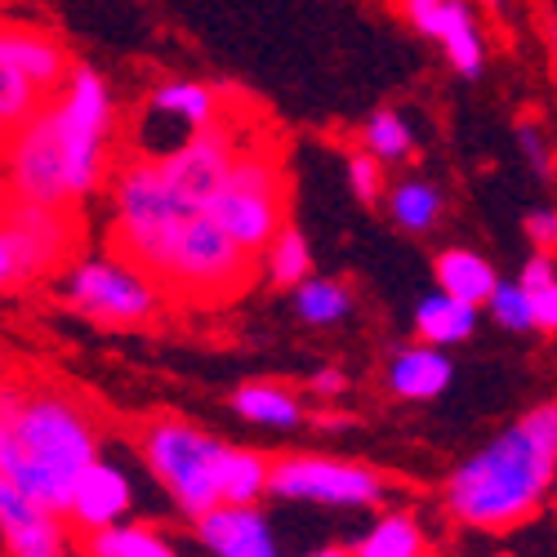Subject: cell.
I'll list each match as a JSON object with an SVG mask.
<instances>
[{
  "mask_svg": "<svg viewBox=\"0 0 557 557\" xmlns=\"http://www.w3.org/2000/svg\"><path fill=\"white\" fill-rule=\"evenodd\" d=\"M433 276H437V290L442 295H455L463 304H473V308H486L495 286H499V272L491 259H482L478 250L469 246H450L433 259Z\"/></svg>",
  "mask_w": 557,
  "mask_h": 557,
  "instance_id": "cell-19",
  "label": "cell"
},
{
  "mask_svg": "<svg viewBox=\"0 0 557 557\" xmlns=\"http://www.w3.org/2000/svg\"><path fill=\"white\" fill-rule=\"evenodd\" d=\"M429 531L424 522L406 513V508H393V513H380L357 540H352V557H429Z\"/></svg>",
  "mask_w": 557,
  "mask_h": 557,
  "instance_id": "cell-21",
  "label": "cell"
},
{
  "mask_svg": "<svg viewBox=\"0 0 557 557\" xmlns=\"http://www.w3.org/2000/svg\"><path fill=\"white\" fill-rule=\"evenodd\" d=\"M138 455H144L148 473L165 486L174 508L188 522L206 518L223 499V469H227V442L201 433L188 420L157 414L138 429Z\"/></svg>",
  "mask_w": 557,
  "mask_h": 557,
  "instance_id": "cell-5",
  "label": "cell"
},
{
  "mask_svg": "<svg viewBox=\"0 0 557 557\" xmlns=\"http://www.w3.org/2000/svg\"><path fill=\"white\" fill-rule=\"evenodd\" d=\"M429 557H437V553H429Z\"/></svg>",
  "mask_w": 557,
  "mask_h": 557,
  "instance_id": "cell-45",
  "label": "cell"
},
{
  "mask_svg": "<svg viewBox=\"0 0 557 557\" xmlns=\"http://www.w3.org/2000/svg\"><path fill=\"white\" fill-rule=\"evenodd\" d=\"M272 482V459L250 446H227V469H223V499L227 504H259Z\"/></svg>",
  "mask_w": 557,
  "mask_h": 557,
  "instance_id": "cell-28",
  "label": "cell"
},
{
  "mask_svg": "<svg viewBox=\"0 0 557 557\" xmlns=\"http://www.w3.org/2000/svg\"><path fill=\"white\" fill-rule=\"evenodd\" d=\"M437 45L446 50L450 67L463 81H478L482 76V67H486V40H482V27H478V14L469 10V0H446Z\"/></svg>",
  "mask_w": 557,
  "mask_h": 557,
  "instance_id": "cell-22",
  "label": "cell"
},
{
  "mask_svg": "<svg viewBox=\"0 0 557 557\" xmlns=\"http://www.w3.org/2000/svg\"><path fill=\"white\" fill-rule=\"evenodd\" d=\"M259 272H263V263L246 246L232 242L206 210H197L188 223L174 232L170 250L152 268L157 286L170 299L197 304V308H214V304L242 299L255 286Z\"/></svg>",
  "mask_w": 557,
  "mask_h": 557,
  "instance_id": "cell-3",
  "label": "cell"
},
{
  "mask_svg": "<svg viewBox=\"0 0 557 557\" xmlns=\"http://www.w3.org/2000/svg\"><path fill=\"white\" fill-rule=\"evenodd\" d=\"M206 214L227 232L237 246H246L255 259H263L268 242L290 223V174L282 161V148L246 144V152L232 161L219 193L206 201Z\"/></svg>",
  "mask_w": 557,
  "mask_h": 557,
  "instance_id": "cell-4",
  "label": "cell"
},
{
  "mask_svg": "<svg viewBox=\"0 0 557 557\" xmlns=\"http://www.w3.org/2000/svg\"><path fill=\"white\" fill-rule=\"evenodd\" d=\"M148 116H161V121H178L183 134H197L214 121H223V95L214 85H201V81H165L148 95Z\"/></svg>",
  "mask_w": 557,
  "mask_h": 557,
  "instance_id": "cell-18",
  "label": "cell"
},
{
  "mask_svg": "<svg viewBox=\"0 0 557 557\" xmlns=\"http://www.w3.org/2000/svg\"><path fill=\"white\" fill-rule=\"evenodd\" d=\"M263 272L272 276L276 286H299V282H308L312 276V250H308V237L295 227V223H286L276 237L268 242V250H263Z\"/></svg>",
  "mask_w": 557,
  "mask_h": 557,
  "instance_id": "cell-29",
  "label": "cell"
},
{
  "mask_svg": "<svg viewBox=\"0 0 557 557\" xmlns=\"http://www.w3.org/2000/svg\"><path fill=\"white\" fill-rule=\"evenodd\" d=\"M5 286H23V272H18V255H14L10 232L0 227V290Z\"/></svg>",
  "mask_w": 557,
  "mask_h": 557,
  "instance_id": "cell-39",
  "label": "cell"
},
{
  "mask_svg": "<svg viewBox=\"0 0 557 557\" xmlns=\"http://www.w3.org/2000/svg\"><path fill=\"white\" fill-rule=\"evenodd\" d=\"M295 312L304 326H339V321L352 312V295L344 282H331V276H308V282L295 286Z\"/></svg>",
  "mask_w": 557,
  "mask_h": 557,
  "instance_id": "cell-27",
  "label": "cell"
},
{
  "mask_svg": "<svg viewBox=\"0 0 557 557\" xmlns=\"http://www.w3.org/2000/svg\"><path fill=\"white\" fill-rule=\"evenodd\" d=\"M5 214H10V193L0 188V227H5Z\"/></svg>",
  "mask_w": 557,
  "mask_h": 557,
  "instance_id": "cell-42",
  "label": "cell"
},
{
  "mask_svg": "<svg viewBox=\"0 0 557 557\" xmlns=\"http://www.w3.org/2000/svg\"><path fill=\"white\" fill-rule=\"evenodd\" d=\"M0 188L23 206H72L67 165L50 108H40L23 129L0 144Z\"/></svg>",
  "mask_w": 557,
  "mask_h": 557,
  "instance_id": "cell-10",
  "label": "cell"
},
{
  "mask_svg": "<svg viewBox=\"0 0 557 557\" xmlns=\"http://www.w3.org/2000/svg\"><path fill=\"white\" fill-rule=\"evenodd\" d=\"M5 232L14 242L23 282H36V276L67 263L76 242H81V223H76L72 206H23V201H10Z\"/></svg>",
  "mask_w": 557,
  "mask_h": 557,
  "instance_id": "cell-13",
  "label": "cell"
},
{
  "mask_svg": "<svg viewBox=\"0 0 557 557\" xmlns=\"http://www.w3.org/2000/svg\"><path fill=\"white\" fill-rule=\"evenodd\" d=\"M455 380V361L446 357V348H433V344H406L393 352L388 361V393L397 401H437Z\"/></svg>",
  "mask_w": 557,
  "mask_h": 557,
  "instance_id": "cell-17",
  "label": "cell"
},
{
  "mask_svg": "<svg viewBox=\"0 0 557 557\" xmlns=\"http://www.w3.org/2000/svg\"><path fill=\"white\" fill-rule=\"evenodd\" d=\"M518 138H522V157L531 161L535 178H553V148H548V138L535 121H522L518 125Z\"/></svg>",
  "mask_w": 557,
  "mask_h": 557,
  "instance_id": "cell-34",
  "label": "cell"
},
{
  "mask_svg": "<svg viewBox=\"0 0 557 557\" xmlns=\"http://www.w3.org/2000/svg\"><path fill=\"white\" fill-rule=\"evenodd\" d=\"M99 455V424L76 397L0 384V482L67 513L76 482Z\"/></svg>",
  "mask_w": 557,
  "mask_h": 557,
  "instance_id": "cell-2",
  "label": "cell"
},
{
  "mask_svg": "<svg viewBox=\"0 0 557 557\" xmlns=\"http://www.w3.org/2000/svg\"><path fill=\"white\" fill-rule=\"evenodd\" d=\"M522 232H527V242H531L540 255H553V250H557V210H553V206H535V210L522 219Z\"/></svg>",
  "mask_w": 557,
  "mask_h": 557,
  "instance_id": "cell-35",
  "label": "cell"
},
{
  "mask_svg": "<svg viewBox=\"0 0 557 557\" xmlns=\"http://www.w3.org/2000/svg\"><path fill=\"white\" fill-rule=\"evenodd\" d=\"M348 188H352V197L357 201H380L384 197V161H375L366 148L361 152H352L348 157Z\"/></svg>",
  "mask_w": 557,
  "mask_h": 557,
  "instance_id": "cell-32",
  "label": "cell"
},
{
  "mask_svg": "<svg viewBox=\"0 0 557 557\" xmlns=\"http://www.w3.org/2000/svg\"><path fill=\"white\" fill-rule=\"evenodd\" d=\"M85 557H183L174 548V540L152 527V522H116L108 531H95V535H85L81 544Z\"/></svg>",
  "mask_w": 557,
  "mask_h": 557,
  "instance_id": "cell-24",
  "label": "cell"
},
{
  "mask_svg": "<svg viewBox=\"0 0 557 557\" xmlns=\"http://www.w3.org/2000/svg\"><path fill=\"white\" fill-rule=\"evenodd\" d=\"M553 508H557V491H553Z\"/></svg>",
  "mask_w": 557,
  "mask_h": 557,
  "instance_id": "cell-44",
  "label": "cell"
},
{
  "mask_svg": "<svg viewBox=\"0 0 557 557\" xmlns=\"http://www.w3.org/2000/svg\"><path fill=\"white\" fill-rule=\"evenodd\" d=\"M482 5H486V10H491V14H504V10H508V5H513V0H482Z\"/></svg>",
  "mask_w": 557,
  "mask_h": 557,
  "instance_id": "cell-41",
  "label": "cell"
},
{
  "mask_svg": "<svg viewBox=\"0 0 557 557\" xmlns=\"http://www.w3.org/2000/svg\"><path fill=\"white\" fill-rule=\"evenodd\" d=\"M54 129H59V148H63V165H67V193L72 206L95 197L99 183L108 174V134H112V89L108 81L76 63L67 85L50 103Z\"/></svg>",
  "mask_w": 557,
  "mask_h": 557,
  "instance_id": "cell-7",
  "label": "cell"
},
{
  "mask_svg": "<svg viewBox=\"0 0 557 557\" xmlns=\"http://www.w3.org/2000/svg\"><path fill=\"white\" fill-rule=\"evenodd\" d=\"M299 557H352V548H344V544H321V548L299 553Z\"/></svg>",
  "mask_w": 557,
  "mask_h": 557,
  "instance_id": "cell-40",
  "label": "cell"
},
{
  "mask_svg": "<svg viewBox=\"0 0 557 557\" xmlns=\"http://www.w3.org/2000/svg\"><path fill=\"white\" fill-rule=\"evenodd\" d=\"M486 308L495 317V326H504V331H535V299L518 276L513 282H499Z\"/></svg>",
  "mask_w": 557,
  "mask_h": 557,
  "instance_id": "cell-31",
  "label": "cell"
},
{
  "mask_svg": "<svg viewBox=\"0 0 557 557\" xmlns=\"http://www.w3.org/2000/svg\"><path fill=\"white\" fill-rule=\"evenodd\" d=\"M193 531L210 557H282L276 531L259 504H219L193 522Z\"/></svg>",
  "mask_w": 557,
  "mask_h": 557,
  "instance_id": "cell-14",
  "label": "cell"
},
{
  "mask_svg": "<svg viewBox=\"0 0 557 557\" xmlns=\"http://www.w3.org/2000/svg\"><path fill=\"white\" fill-rule=\"evenodd\" d=\"M531 299H535V331L557 335V282L544 286V290H535Z\"/></svg>",
  "mask_w": 557,
  "mask_h": 557,
  "instance_id": "cell-38",
  "label": "cell"
},
{
  "mask_svg": "<svg viewBox=\"0 0 557 557\" xmlns=\"http://www.w3.org/2000/svg\"><path fill=\"white\" fill-rule=\"evenodd\" d=\"M129 513H134V478L121 469V463L99 455L72 491L67 522L81 535H95V531H108L116 522H129Z\"/></svg>",
  "mask_w": 557,
  "mask_h": 557,
  "instance_id": "cell-15",
  "label": "cell"
},
{
  "mask_svg": "<svg viewBox=\"0 0 557 557\" xmlns=\"http://www.w3.org/2000/svg\"><path fill=\"white\" fill-rule=\"evenodd\" d=\"M246 144H250L246 129H242L237 121L223 116V121H214V125L188 134L178 148L161 152L157 165H161L165 183H170V188H174L183 201L197 206V210H206V201L219 193V183L227 178L232 161L246 152Z\"/></svg>",
  "mask_w": 557,
  "mask_h": 557,
  "instance_id": "cell-11",
  "label": "cell"
},
{
  "mask_svg": "<svg viewBox=\"0 0 557 557\" xmlns=\"http://www.w3.org/2000/svg\"><path fill=\"white\" fill-rule=\"evenodd\" d=\"M397 10H401V18L420 32V36H429V40H437V32H442V14H446V0H397Z\"/></svg>",
  "mask_w": 557,
  "mask_h": 557,
  "instance_id": "cell-33",
  "label": "cell"
},
{
  "mask_svg": "<svg viewBox=\"0 0 557 557\" xmlns=\"http://www.w3.org/2000/svg\"><path fill=\"white\" fill-rule=\"evenodd\" d=\"M193 214L197 206H188L170 188L157 157H129L121 165L116 188H112V242L121 259L152 272L161 255L170 250L174 232Z\"/></svg>",
  "mask_w": 557,
  "mask_h": 557,
  "instance_id": "cell-6",
  "label": "cell"
},
{
  "mask_svg": "<svg viewBox=\"0 0 557 557\" xmlns=\"http://www.w3.org/2000/svg\"><path fill=\"white\" fill-rule=\"evenodd\" d=\"M442 210H446V197L433 188L429 178H401L388 193V214L406 232H433Z\"/></svg>",
  "mask_w": 557,
  "mask_h": 557,
  "instance_id": "cell-26",
  "label": "cell"
},
{
  "mask_svg": "<svg viewBox=\"0 0 557 557\" xmlns=\"http://www.w3.org/2000/svg\"><path fill=\"white\" fill-rule=\"evenodd\" d=\"M518 282H522L531 295H535V290H544V286H553V282H557V263H553V255H540V250H535V255L522 263Z\"/></svg>",
  "mask_w": 557,
  "mask_h": 557,
  "instance_id": "cell-36",
  "label": "cell"
},
{
  "mask_svg": "<svg viewBox=\"0 0 557 557\" xmlns=\"http://www.w3.org/2000/svg\"><path fill=\"white\" fill-rule=\"evenodd\" d=\"M557 491V397L522 410L478 455L455 463L442 508L463 531L504 535L527 527Z\"/></svg>",
  "mask_w": 557,
  "mask_h": 557,
  "instance_id": "cell-1",
  "label": "cell"
},
{
  "mask_svg": "<svg viewBox=\"0 0 557 557\" xmlns=\"http://www.w3.org/2000/svg\"><path fill=\"white\" fill-rule=\"evenodd\" d=\"M478 331V308L463 304L455 295H429L420 308H414V339L433 344V348H455Z\"/></svg>",
  "mask_w": 557,
  "mask_h": 557,
  "instance_id": "cell-23",
  "label": "cell"
},
{
  "mask_svg": "<svg viewBox=\"0 0 557 557\" xmlns=\"http://www.w3.org/2000/svg\"><path fill=\"white\" fill-rule=\"evenodd\" d=\"M348 388V375L339 366H321V370H312V380H308V393H317V397H339Z\"/></svg>",
  "mask_w": 557,
  "mask_h": 557,
  "instance_id": "cell-37",
  "label": "cell"
},
{
  "mask_svg": "<svg viewBox=\"0 0 557 557\" xmlns=\"http://www.w3.org/2000/svg\"><path fill=\"white\" fill-rule=\"evenodd\" d=\"M67 304L103 326H148L165 308V290L157 276L129 259H81L63 286Z\"/></svg>",
  "mask_w": 557,
  "mask_h": 557,
  "instance_id": "cell-8",
  "label": "cell"
},
{
  "mask_svg": "<svg viewBox=\"0 0 557 557\" xmlns=\"http://www.w3.org/2000/svg\"><path fill=\"white\" fill-rule=\"evenodd\" d=\"M0 548L5 557H85L67 513L0 482Z\"/></svg>",
  "mask_w": 557,
  "mask_h": 557,
  "instance_id": "cell-12",
  "label": "cell"
},
{
  "mask_svg": "<svg viewBox=\"0 0 557 557\" xmlns=\"http://www.w3.org/2000/svg\"><path fill=\"white\" fill-rule=\"evenodd\" d=\"M361 148L375 157V161H406L410 152H414V129L406 125V116H397V112H375L366 125H361Z\"/></svg>",
  "mask_w": 557,
  "mask_h": 557,
  "instance_id": "cell-30",
  "label": "cell"
},
{
  "mask_svg": "<svg viewBox=\"0 0 557 557\" xmlns=\"http://www.w3.org/2000/svg\"><path fill=\"white\" fill-rule=\"evenodd\" d=\"M0 36H5L14 63L36 81V89H40L45 99H54L59 89L67 85V76H72L76 63H72L67 45H63L54 32L32 27V23H18V18H0Z\"/></svg>",
  "mask_w": 557,
  "mask_h": 557,
  "instance_id": "cell-16",
  "label": "cell"
},
{
  "mask_svg": "<svg viewBox=\"0 0 557 557\" xmlns=\"http://www.w3.org/2000/svg\"><path fill=\"white\" fill-rule=\"evenodd\" d=\"M553 63H557V36H553Z\"/></svg>",
  "mask_w": 557,
  "mask_h": 557,
  "instance_id": "cell-43",
  "label": "cell"
},
{
  "mask_svg": "<svg viewBox=\"0 0 557 557\" xmlns=\"http://www.w3.org/2000/svg\"><path fill=\"white\" fill-rule=\"evenodd\" d=\"M268 495L286 504H317V508H380L388 495V478L357 459L282 455L272 459Z\"/></svg>",
  "mask_w": 557,
  "mask_h": 557,
  "instance_id": "cell-9",
  "label": "cell"
},
{
  "mask_svg": "<svg viewBox=\"0 0 557 557\" xmlns=\"http://www.w3.org/2000/svg\"><path fill=\"white\" fill-rule=\"evenodd\" d=\"M232 410L242 414L246 424H259V429H276V433H290L304 424V401L295 388L286 384H272V380H250L232 393Z\"/></svg>",
  "mask_w": 557,
  "mask_h": 557,
  "instance_id": "cell-20",
  "label": "cell"
},
{
  "mask_svg": "<svg viewBox=\"0 0 557 557\" xmlns=\"http://www.w3.org/2000/svg\"><path fill=\"white\" fill-rule=\"evenodd\" d=\"M40 108H45V95L36 89V81L14 63L5 36H0V144H5L14 129H23Z\"/></svg>",
  "mask_w": 557,
  "mask_h": 557,
  "instance_id": "cell-25",
  "label": "cell"
}]
</instances>
